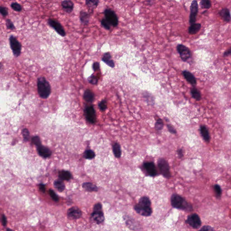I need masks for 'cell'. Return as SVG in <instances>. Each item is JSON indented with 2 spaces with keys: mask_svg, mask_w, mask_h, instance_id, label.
Returning <instances> with one entry per match:
<instances>
[{
  "mask_svg": "<svg viewBox=\"0 0 231 231\" xmlns=\"http://www.w3.org/2000/svg\"><path fill=\"white\" fill-rule=\"evenodd\" d=\"M37 91L41 98H47L51 92V88L49 82L44 77H40L37 79Z\"/></svg>",
  "mask_w": 231,
  "mask_h": 231,
  "instance_id": "obj_1",
  "label": "cell"
},
{
  "mask_svg": "<svg viewBox=\"0 0 231 231\" xmlns=\"http://www.w3.org/2000/svg\"><path fill=\"white\" fill-rule=\"evenodd\" d=\"M158 165L159 169L163 176L166 178L171 177L169 165L165 159L160 158L158 161Z\"/></svg>",
  "mask_w": 231,
  "mask_h": 231,
  "instance_id": "obj_3",
  "label": "cell"
},
{
  "mask_svg": "<svg viewBox=\"0 0 231 231\" xmlns=\"http://www.w3.org/2000/svg\"><path fill=\"white\" fill-rule=\"evenodd\" d=\"M90 15L84 11H82L80 12V20L82 23L87 25L90 21Z\"/></svg>",
  "mask_w": 231,
  "mask_h": 231,
  "instance_id": "obj_21",
  "label": "cell"
},
{
  "mask_svg": "<svg viewBox=\"0 0 231 231\" xmlns=\"http://www.w3.org/2000/svg\"><path fill=\"white\" fill-rule=\"evenodd\" d=\"M163 127V123L161 119H159L155 124V128L158 131L162 130Z\"/></svg>",
  "mask_w": 231,
  "mask_h": 231,
  "instance_id": "obj_33",
  "label": "cell"
},
{
  "mask_svg": "<svg viewBox=\"0 0 231 231\" xmlns=\"http://www.w3.org/2000/svg\"><path fill=\"white\" fill-rule=\"evenodd\" d=\"M32 142H33V143L35 145H36L37 147L41 145V141L40 137H37V136L33 137L32 138Z\"/></svg>",
  "mask_w": 231,
  "mask_h": 231,
  "instance_id": "obj_40",
  "label": "cell"
},
{
  "mask_svg": "<svg viewBox=\"0 0 231 231\" xmlns=\"http://www.w3.org/2000/svg\"><path fill=\"white\" fill-rule=\"evenodd\" d=\"M201 24L199 23H195L191 25L188 29V33L189 34L193 35L196 34L201 29Z\"/></svg>",
  "mask_w": 231,
  "mask_h": 231,
  "instance_id": "obj_20",
  "label": "cell"
},
{
  "mask_svg": "<svg viewBox=\"0 0 231 231\" xmlns=\"http://www.w3.org/2000/svg\"><path fill=\"white\" fill-rule=\"evenodd\" d=\"M191 94L192 97L197 101H200L201 99V95L200 92L195 87L191 89Z\"/></svg>",
  "mask_w": 231,
  "mask_h": 231,
  "instance_id": "obj_24",
  "label": "cell"
},
{
  "mask_svg": "<svg viewBox=\"0 0 231 231\" xmlns=\"http://www.w3.org/2000/svg\"><path fill=\"white\" fill-rule=\"evenodd\" d=\"M177 49L180 55V58L183 62H186L191 58V51L185 45L179 44L177 46Z\"/></svg>",
  "mask_w": 231,
  "mask_h": 231,
  "instance_id": "obj_4",
  "label": "cell"
},
{
  "mask_svg": "<svg viewBox=\"0 0 231 231\" xmlns=\"http://www.w3.org/2000/svg\"><path fill=\"white\" fill-rule=\"evenodd\" d=\"M6 25H7V28L9 29L13 30V29H15L14 24H13V23L11 21L10 19L7 20Z\"/></svg>",
  "mask_w": 231,
  "mask_h": 231,
  "instance_id": "obj_42",
  "label": "cell"
},
{
  "mask_svg": "<svg viewBox=\"0 0 231 231\" xmlns=\"http://www.w3.org/2000/svg\"><path fill=\"white\" fill-rule=\"evenodd\" d=\"M82 215L81 210L77 207H73L69 209L67 211V216L70 219L76 220L78 219Z\"/></svg>",
  "mask_w": 231,
  "mask_h": 231,
  "instance_id": "obj_11",
  "label": "cell"
},
{
  "mask_svg": "<svg viewBox=\"0 0 231 231\" xmlns=\"http://www.w3.org/2000/svg\"><path fill=\"white\" fill-rule=\"evenodd\" d=\"M22 135L25 141H28L29 137V132L27 129H24L22 131Z\"/></svg>",
  "mask_w": 231,
  "mask_h": 231,
  "instance_id": "obj_41",
  "label": "cell"
},
{
  "mask_svg": "<svg viewBox=\"0 0 231 231\" xmlns=\"http://www.w3.org/2000/svg\"><path fill=\"white\" fill-rule=\"evenodd\" d=\"M95 157V153L91 150H86L84 153V157L87 159H93Z\"/></svg>",
  "mask_w": 231,
  "mask_h": 231,
  "instance_id": "obj_34",
  "label": "cell"
},
{
  "mask_svg": "<svg viewBox=\"0 0 231 231\" xmlns=\"http://www.w3.org/2000/svg\"><path fill=\"white\" fill-rule=\"evenodd\" d=\"M11 7L13 10L16 11H20L22 10V7L21 5L16 2L12 3L11 5Z\"/></svg>",
  "mask_w": 231,
  "mask_h": 231,
  "instance_id": "obj_36",
  "label": "cell"
},
{
  "mask_svg": "<svg viewBox=\"0 0 231 231\" xmlns=\"http://www.w3.org/2000/svg\"><path fill=\"white\" fill-rule=\"evenodd\" d=\"M139 204L141 206H151V202L150 200L148 197L146 196H144L141 197L139 200Z\"/></svg>",
  "mask_w": 231,
  "mask_h": 231,
  "instance_id": "obj_28",
  "label": "cell"
},
{
  "mask_svg": "<svg viewBox=\"0 0 231 231\" xmlns=\"http://www.w3.org/2000/svg\"><path fill=\"white\" fill-rule=\"evenodd\" d=\"M186 223L192 228L197 229L201 226V221L200 218L196 214H191L188 216L186 220Z\"/></svg>",
  "mask_w": 231,
  "mask_h": 231,
  "instance_id": "obj_8",
  "label": "cell"
},
{
  "mask_svg": "<svg viewBox=\"0 0 231 231\" xmlns=\"http://www.w3.org/2000/svg\"><path fill=\"white\" fill-rule=\"evenodd\" d=\"M214 229L212 227L210 226H205L201 228L199 231H213Z\"/></svg>",
  "mask_w": 231,
  "mask_h": 231,
  "instance_id": "obj_45",
  "label": "cell"
},
{
  "mask_svg": "<svg viewBox=\"0 0 231 231\" xmlns=\"http://www.w3.org/2000/svg\"><path fill=\"white\" fill-rule=\"evenodd\" d=\"M86 117L89 122L94 123L96 121V115L94 109L92 106H88L86 108Z\"/></svg>",
  "mask_w": 231,
  "mask_h": 231,
  "instance_id": "obj_14",
  "label": "cell"
},
{
  "mask_svg": "<svg viewBox=\"0 0 231 231\" xmlns=\"http://www.w3.org/2000/svg\"><path fill=\"white\" fill-rule=\"evenodd\" d=\"M88 82L93 85H96L98 82V80L97 79V77L94 75H92L88 77Z\"/></svg>",
  "mask_w": 231,
  "mask_h": 231,
  "instance_id": "obj_32",
  "label": "cell"
},
{
  "mask_svg": "<svg viewBox=\"0 0 231 231\" xmlns=\"http://www.w3.org/2000/svg\"><path fill=\"white\" fill-rule=\"evenodd\" d=\"M48 23L49 25L54 29L55 31L59 34H60L61 36L64 37L66 36V33L64 30V28L61 23L58 21L50 19H48Z\"/></svg>",
  "mask_w": 231,
  "mask_h": 231,
  "instance_id": "obj_9",
  "label": "cell"
},
{
  "mask_svg": "<svg viewBox=\"0 0 231 231\" xmlns=\"http://www.w3.org/2000/svg\"><path fill=\"white\" fill-rule=\"evenodd\" d=\"M99 108H100V110L102 111H104L107 107L106 105V100H103L99 103Z\"/></svg>",
  "mask_w": 231,
  "mask_h": 231,
  "instance_id": "obj_39",
  "label": "cell"
},
{
  "mask_svg": "<svg viewBox=\"0 0 231 231\" xmlns=\"http://www.w3.org/2000/svg\"><path fill=\"white\" fill-rule=\"evenodd\" d=\"M219 15L224 21L227 23L230 22V20H231V15H230V12L228 9L227 8H224L222 9L219 12Z\"/></svg>",
  "mask_w": 231,
  "mask_h": 231,
  "instance_id": "obj_16",
  "label": "cell"
},
{
  "mask_svg": "<svg viewBox=\"0 0 231 231\" xmlns=\"http://www.w3.org/2000/svg\"><path fill=\"white\" fill-rule=\"evenodd\" d=\"M40 189L41 191L43 192H45V186L43 184H40Z\"/></svg>",
  "mask_w": 231,
  "mask_h": 231,
  "instance_id": "obj_50",
  "label": "cell"
},
{
  "mask_svg": "<svg viewBox=\"0 0 231 231\" xmlns=\"http://www.w3.org/2000/svg\"><path fill=\"white\" fill-rule=\"evenodd\" d=\"M49 194H50V196L51 197V198H52V199L54 201H56V202H58V201H59L58 197L57 194H56L55 192L53 190H52V189H50V190H49Z\"/></svg>",
  "mask_w": 231,
  "mask_h": 231,
  "instance_id": "obj_38",
  "label": "cell"
},
{
  "mask_svg": "<svg viewBox=\"0 0 231 231\" xmlns=\"http://www.w3.org/2000/svg\"><path fill=\"white\" fill-rule=\"evenodd\" d=\"M182 74L184 76L185 79L188 82L189 84H191L192 86H195L196 84V80L194 76V75L189 72L188 70H184L182 72Z\"/></svg>",
  "mask_w": 231,
  "mask_h": 231,
  "instance_id": "obj_15",
  "label": "cell"
},
{
  "mask_svg": "<svg viewBox=\"0 0 231 231\" xmlns=\"http://www.w3.org/2000/svg\"><path fill=\"white\" fill-rule=\"evenodd\" d=\"M91 218L92 220L97 224H101L104 220V216L103 215L102 210H94L92 214Z\"/></svg>",
  "mask_w": 231,
  "mask_h": 231,
  "instance_id": "obj_13",
  "label": "cell"
},
{
  "mask_svg": "<svg viewBox=\"0 0 231 231\" xmlns=\"http://www.w3.org/2000/svg\"><path fill=\"white\" fill-rule=\"evenodd\" d=\"M84 98L88 102H92L94 98V95L90 90H86L84 94Z\"/></svg>",
  "mask_w": 231,
  "mask_h": 231,
  "instance_id": "obj_23",
  "label": "cell"
},
{
  "mask_svg": "<svg viewBox=\"0 0 231 231\" xmlns=\"http://www.w3.org/2000/svg\"><path fill=\"white\" fill-rule=\"evenodd\" d=\"M200 5L201 8L208 9L211 7V1L209 0H202L200 2Z\"/></svg>",
  "mask_w": 231,
  "mask_h": 231,
  "instance_id": "obj_31",
  "label": "cell"
},
{
  "mask_svg": "<svg viewBox=\"0 0 231 231\" xmlns=\"http://www.w3.org/2000/svg\"><path fill=\"white\" fill-rule=\"evenodd\" d=\"M113 150L115 156L117 158H120L121 155V150L119 145L117 143L114 144L113 147Z\"/></svg>",
  "mask_w": 231,
  "mask_h": 231,
  "instance_id": "obj_29",
  "label": "cell"
},
{
  "mask_svg": "<svg viewBox=\"0 0 231 231\" xmlns=\"http://www.w3.org/2000/svg\"><path fill=\"white\" fill-rule=\"evenodd\" d=\"M101 23L102 26L106 29H107V30L110 29V28H111V25L107 21V20L105 19H102L101 21Z\"/></svg>",
  "mask_w": 231,
  "mask_h": 231,
  "instance_id": "obj_35",
  "label": "cell"
},
{
  "mask_svg": "<svg viewBox=\"0 0 231 231\" xmlns=\"http://www.w3.org/2000/svg\"><path fill=\"white\" fill-rule=\"evenodd\" d=\"M62 6L65 12L67 13H70L73 10L74 5L71 1L66 0L62 1Z\"/></svg>",
  "mask_w": 231,
  "mask_h": 231,
  "instance_id": "obj_18",
  "label": "cell"
},
{
  "mask_svg": "<svg viewBox=\"0 0 231 231\" xmlns=\"http://www.w3.org/2000/svg\"><path fill=\"white\" fill-rule=\"evenodd\" d=\"M10 43L11 48L14 55L18 57L20 55L21 51V45L16 37L11 36L10 37Z\"/></svg>",
  "mask_w": 231,
  "mask_h": 231,
  "instance_id": "obj_7",
  "label": "cell"
},
{
  "mask_svg": "<svg viewBox=\"0 0 231 231\" xmlns=\"http://www.w3.org/2000/svg\"><path fill=\"white\" fill-rule=\"evenodd\" d=\"M1 222H2V224L4 226H5L7 225V218L5 217V215L4 214H3L1 217Z\"/></svg>",
  "mask_w": 231,
  "mask_h": 231,
  "instance_id": "obj_48",
  "label": "cell"
},
{
  "mask_svg": "<svg viewBox=\"0 0 231 231\" xmlns=\"http://www.w3.org/2000/svg\"><path fill=\"white\" fill-rule=\"evenodd\" d=\"M54 185L59 191H63L65 189V185L61 180H58L56 181L54 183Z\"/></svg>",
  "mask_w": 231,
  "mask_h": 231,
  "instance_id": "obj_27",
  "label": "cell"
},
{
  "mask_svg": "<svg viewBox=\"0 0 231 231\" xmlns=\"http://www.w3.org/2000/svg\"><path fill=\"white\" fill-rule=\"evenodd\" d=\"M214 191L218 197H220L221 196L222 190L220 186L218 185H215L214 186Z\"/></svg>",
  "mask_w": 231,
  "mask_h": 231,
  "instance_id": "obj_37",
  "label": "cell"
},
{
  "mask_svg": "<svg viewBox=\"0 0 231 231\" xmlns=\"http://www.w3.org/2000/svg\"><path fill=\"white\" fill-rule=\"evenodd\" d=\"M102 60L108 65V66H110L112 68H114L115 67V63L113 60H112L111 54L109 52H106L104 54Z\"/></svg>",
  "mask_w": 231,
  "mask_h": 231,
  "instance_id": "obj_19",
  "label": "cell"
},
{
  "mask_svg": "<svg viewBox=\"0 0 231 231\" xmlns=\"http://www.w3.org/2000/svg\"><path fill=\"white\" fill-rule=\"evenodd\" d=\"M7 231H13V230H12V229H10V228H7Z\"/></svg>",
  "mask_w": 231,
  "mask_h": 231,
  "instance_id": "obj_52",
  "label": "cell"
},
{
  "mask_svg": "<svg viewBox=\"0 0 231 231\" xmlns=\"http://www.w3.org/2000/svg\"><path fill=\"white\" fill-rule=\"evenodd\" d=\"M83 187L88 191H98V187L92 183L87 182L83 185Z\"/></svg>",
  "mask_w": 231,
  "mask_h": 231,
  "instance_id": "obj_25",
  "label": "cell"
},
{
  "mask_svg": "<svg viewBox=\"0 0 231 231\" xmlns=\"http://www.w3.org/2000/svg\"><path fill=\"white\" fill-rule=\"evenodd\" d=\"M200 131L201 135H202V137H203L204 140L206 141L209 142L210 141V137L209 131H208L207 128L206 127V126H201V127H200Z\"/></svg>",
  "mask_w": 231,
  "mask_h": 231,
  "instance_id": "obj_22",
  "label": "cell"
},
{
  "mask_svg": "<svg viewBox=\"0 0 231 231\" xmlns=\"http://www.w3.org/2000/svg\"><path fill=\"white\" fill-rule=\"evenodd\" d=\"M104 13L105 19L111 25L114 27L118 25V17L114 11L110 9H106L105 10Z\"/></svg>",
  "mask_w": 231,
  "mask_h": 231,
  "instance_id": "obj_5",
  "label": "cell"
},
{
  "mask_svg": "<svg viewBox=\"0 0 231 231\" xmlns=\"http://www.w3.org/2000/svg\"><path fill=\"white\" fill-rule=\"evenodd\" d=\"M231 53V48H229L228 50H227L224 53V57H227L230 55Z\"/></svg>",
  "mask_w": 231,
  "mask_h": 231,
  "instance_id": "obj_49",
  "label": "cell"
},
{
  "mask_svg": "<svg viewBox=\"0 0 231 231\" xmlns=\"http://www.w3.org/2000/svg\"><path fill=\"white\" fill-rule=\"evenodd\" d=\"M171 205L174 208L182 210H191V206L184 198L177 194H173L171 197Z\"/></svg>",
  "mask_w": 231,
  "mask_h": 231,
  "instance_id": "obj_2",
  "label": "cell"
},
{
  "mask_svg": "<svg viewBox=\"0 0 231 231\" xmlns=\"http://www.w3.org/2000/svg\"><path fill=\"white\" fill-rule=\"evenodd\" d=\"M167 129H168V131H169L170 133H171V134H176V133H177V131H176V130L173 128V126H171V125L168 124V125H167Z\"/></svg>",
  "mask_w": 231,
  "mask_h": 231,
  "instance_id": "obj_44",
  "label": "cell"
},
{
  "mask_svg": "<svg viewBox=\"0 0 231 231\" xmlns=\"http://www.w3.org/2000/svg\"><path fill=\"white\" fill-rule=\"evenodd\" d=\"M99 1L98 0H87L85 1V4L88 8L91 10L96 8L99 3Z\"/></svg>",
  "mask_w": 231,
  "mask_h": 231,
  "instance_id": "obj_26",
  "label": "cell"
},
{
  "mask_svg": "<svg viewBox=\"0 0 231 231\" xmlns=\"http://www.w3.org/2000/svg\"><path fill=\"white\" fill-rule=\"evenodd\" d=\"M144 167L149 176L155 177L157 174L155 166L153 162H146L144 163Z\"/></svg>",
  "mask_w": 231,
  "mask_h": 231,
  "instance_id": "obj_12",
  "label": "cell"
},
{
  "mask_svg": "<svg viewBox=\"0 0 231 231\" xmlns=\"http://www.w3.org/2000/svg\"><path fill=\"white\" fill-rule=\"evenodd\" d=\"M37 150L39 155L44 158H48L51 155L52 152L50 149L41 145L37 147Z\"/></svg>",
  "mask_w": 231,
  "mask_h": 231,
  "instance_id": "obj_17",
  "label": "cell"
},
{
  "mask_svg": "<svg viewBox=\"0 0 231 231\" xmlns=\"http://www.w3.org/2000/svg\"><path fill=\"white\" fill-rule=\"evenodd\" d=\"M0 13L3 16H6L8 14L7 9L5 7H0Z\"/></svg>",
  "mask_w": 231,
  "mask_h": 231,
  "instance_id": "obj_43",
  "label": "cell"
},
{
  "mask_svg": "<svg viewBox=\"0 0 231 231\" xmlns=\"http://www.w3.org/2000/svg\"><path fill=\"white\" fill-rule=\"evenodd\" d=\"M59 177L62 180H69L71 178V174L69 171H62L59 173Z\"/></svg>",
  "mask_w": 231,
  "mask_h": 231,
  "instance_id": "obj_30",
  "label": "cell"
},
{
  "mask_svg": "<svg viewBox=\"0 0 231 231\" xmlns=\"http://www.w3.org/2000/svg\"><path fill=\"white\" fill-rule=\"evenodd\" d=\"M134 209L138 214L142 216L148 217L151 215L152 213V210L150 206H141L139 204L135 205Z\"/></svg>",
  "mask_w": 231,
  "mask_h": 231,
  "instance_id": "obj_10",
  "label": "cell"
},
{
  "mask_svg": "<svg viewBox=\"0 0 231 231\" xmlns=\"http://www.w3.org/2000/svg\"><path fill=\"white\" fill-rule=\"evenodd\" d=\"M100 69V64L98 62H95L93 64V69L94 72Z\"/></svg>",
  "mask_w": 231,
  "mask_h": 231,
  "instance_id": "obj_46",
  "label": "cell"
},
{
  "mask_svg": "<svg viewBox=\"0 0 231 231\" xmlns=\"http://www.w3.org/2000/svg\"><path fill=\"white\" fill-rule=\"evenodd\" d=\"M102 210V206L100 203L96 204L94 206V210Z\"/></svg>",
  "mask_w": 231,
  "mask_h": 231,
  "instance_id": "obj_47",
  "label": "cell"
},
{
  "mask_svg": "<svg viewBox=\"0 0 231 231\" xmlns=\"http://www.w3.org/2000/svg\"><path fill=\"white\" fill-rule=\"evenodd\" d=\"M177 154H178V156L180 158H181L182 157H183V151H182V149H180L177 150Z\"/></svg>",
  "mask_w": 231,
  "mask_h": 231,
  "instance_id": "obj_51",
  "label": "cell"
},
{
  "mask_svg": "<svg viewBox=\"0 0 231 231\" xmlns=\"http://www.w3.org/2000/svg\"><path fill=\"white\" fill-rule=\"evenodd\" d=\"M199 11V5L196 1H192L190 6V15L189 17V23L191 25L196 23V16Z\"/></svg>",
  "mask_w": 231,
  "mask_h": 231,
  "instance_id": "obj_6",
  "label": "cell"
}]
</instances>
